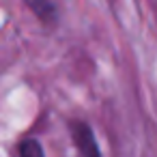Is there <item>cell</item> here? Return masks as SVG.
Returning a JSON list of instances; mask_svg holds the SVG:
<instances>
[{
  "instance_id": "3957f363",
  "label": "cell",
  "mask_w": 157,
  "mask_h": 157,
  "mask_svg": "<svg viewBox=\"0 0 157 157\" xmlns=\"http://www.w3.org/2000/svg\"><path fill=\"white\" fill-rule=\"evenodd\" d=\"M20 155L22 157H45L43 155V148L39 144V140L35 138H26L22 144H20Z\"/></svg>"
},
{
  "instance_id": "7a4b0ae2",
  "label": "cell",
  "mask_w": 157,
  "mask_h": 157,
  "mask_svg": "<svg viewBox=\"0 0 157 157\" xmlns=\"http://www.w3.org/2000/svg\"><path fill=\"white\" fill-rule=\"evenodd\" d=\"M24 5L43 22V24H54L58 13H56V7L52 0H24Z\"/></svg>"
},
{
  "instance_id": "6da1fadb",
  "label": "cell",
  "mask_w": 157,
  "mask_h": 157,
  "mask_svg": "<svg viewBox=\"0 0 157 157\" xmlns=\"http://www.w3.org/2000/svg\"><path fill=\"white\" fill-rule=\"evenodd\" d=\"M69 129H71V136H73L75 146H78L82 157H101V151L97 146V140H95L90 125H86L82 121H73L69 125Z\"/></svg>"
}]
</instances>
